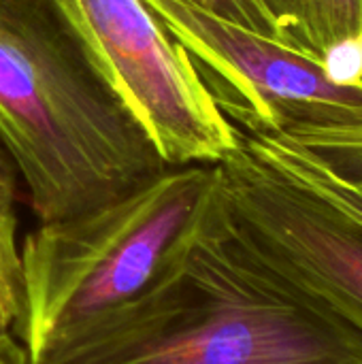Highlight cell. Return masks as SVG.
<instances>
[{
    "instance_id": "cell-7",
    "label": "cell",
    "mask_w": 362,
    "mask_h": 364,
    "mask_svg": "<svg viewBox=\"0 0 362 364\" xmlns=\"http://www.w3.org/2000/svg\"><path fill=\"white\" fill-rule=\"evenodd\" d=\"M286 45L307 51L335 70L341 55H362V0H262ZM354 73V70H352Z\"/></svg>"
},
{
    "instance_id": "cell-1",
    "label": "cell",
    "mask_w": 362,
    "mask_h": 364,
    "mask_svg": "<svg viewBox=\"0 0 362 364\" xmlns=\"http://www.w3.org/2000/svg\"><path fill=\"white\" fill-rule=\"evenodd\" d=\"M45 364H362V337L265 269L213 203L181 269Z\"/></svg>"
},
{
    "instance_id": "cell-6",
    "label": "cell",
    "mask_w": 362,
    "mask_h": 364,
    "mask_svg": "<svg viewBox=\"0 0 362 364\" xmlns=\"http://www.w3.org/2000/svg\"><path fill=\"white\" fill-rule=\"evenodd\" d=\"M213 171L235 239L362 337L361 222L269 164L241 136Z\"/></svg>"
},
{
    "instance_id": "cell-11",
    "label": "cell",
    "mask_w": 362,
    "mask_h": 364,
    "mask_svg": "<svg viewBox=\"0 0 362 364\" xmlns=\"http://www.w3.org/2000/svg\"><path fill=\"white\" fill-rule=\"evenodd\" d=\"M183 2L209 13L222 21H228V23L241 26L245 30H252L256 34L286 43L280 26L275 23L273 15L267 11L262 0H183Z\"/></svg>"
},
{
    "instance_id": "cell-2",
    "label": "cell",
    "mask_w": 362,
    "mask_h": 364,
    "mask_svg": "<svg viewBox=\"0 0 362 364\" xmlns=\"http://www.w3.org/2000/svg\"><path fill=\"white\" fill-rule=\"evenodd\" d=\"M0 147L38 222L117 200L169 168L47 0H0Z\"/></svg>"
},
{
    "instance_id": "cell-10",
    "label": "cell",
    "mask_w": 362,
    "mask_h": 364,
    "mask_svg": "<svg viewBox=\"0 0 362 364\" xmlns=\"http://www.w3.org/2000/svg\"><path fill=\"white\" fill-rule=\"evenodd\" d=\"M286 139L362 194V130H309Z\"/></svg>"
},
{
    "instance_id": "cell-3",
    "label": "cell",
    "mask_w": 362,
    "mask_h": 364,
    "mask_svg": "<svg viewBox=\"0 0 362 364\" xmlns=\"http://www.w3.org/2000/svg\"><path fill=\"white\" fill-rule=\"evenodd\" d=\"M211 203L213 164L169 166L117 200L28 232L15 335L30 364L169 282L201 239Z\"/></svg>"
},
{
    "instance_id": "cell-4",
    "label": "cell",
    "mask_w": 362,
    "mask_h": 364,
    "mask_svg": "<svg viewBox=\"0 0 362 364\" xmlns=\"http://www.w3.org/2000/svg\"><path fill=\"white\" fill-rule=\"evenodd\" d=\"M47 2L169 166H211L237 147L239 130L143 0Z\"/></svg>"
},
{
    "instance_id": "cell-9",
    "label": "cell",
    "mask_w": 362,
    "mask_h": 364,
    "mask_svg": "<svg viewBox=\"0 0 362 364\" xmlns=\"http://www.w3.org/2000/svg\"><path fill=\"white\" fill-rule=\"evenodd\" d=\"M15 198L17 171L0 147V333L17 331L23 307Z\"/></svg>"
},
{
    "instance_id": "cell-12",
    "label": "cell",
    "mask_w": 362,
    "mask_h": 364,
    "mask_svg": "<svg viewBox=\"0 0 362 364\" xmlns=\"http://www.w3.org/2000/svg\"><path fill=\"white\" fill-rule=\"evenodd\" d=\"M0 364H30L28 352L15 333H0Z\"/></svg>"
},
{
    "instance_id": "cell-8",
    "label": "cell",
    "mask_w": 362,
    "mask_h": 364,
    "mask_svg": "<svg viewBox=\"0 0 362 364\" xmlns=\"http://www.w3.org/2000/svg\"><path fill=\"white\" fill-rule=\"evenodd\" d=\"M243 143L265 158L269 164L286 173L288 177L297 179L299 183L307 186L329 203L337 205L341 211L352 215L356 222L362 224V194L352 188L350 183L335 177L331 171H326L309 151H305L301 145L292 143L286 136H241Z\"/></svg>"
},
{
    "instance_id": "cell-5",
    "label": "cell",
    "mask_w": 362,
    "mask_h": 364,
    "mask_svg": "<svg viewBox=\"0 0 362 364\" xmlns=\"http://www.w3.org/2000/svg\"><path fill=\"white\" fill-rule=\"evenodd\" d=\"M186 49L220 113L247 136L362 130V77L183 0H143Z\"/></svg>"
}]
</instances>
